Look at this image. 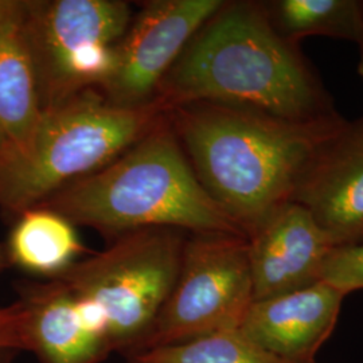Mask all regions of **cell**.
<instances>
[{
  "mask_svg": "<svg viewBox=\"0 0 363 363\" xmlns=\"http://www.w3.org/2000/svg\"><path fill=\"white\" fill-rule=\"evenodd\" d=\"M169 112L198 181L247 238L294 202L316 159L349 124L340 115L295 121L213 101Z\"/></svg>",
  "mask_w": 363,
  "mask_h": 363,
  "instance_id": "1",
  "label": "cell"
},
{
  "mask_svg": "<svg viewBox=\"0 0 363 363\" xmlns=\"http://www.w3.org/2000/svg\"><path fill=\"white\" fill-rule=\"evenodd\" d=\"M155 101L166 111L244 105L295 121L339 115L300 46L274 30L261 1H225L169 69Z\"/></svg>",
  "mask_w": 363,
  "mask_h": 363,
  "instance_id": "2",
  "label": "cell"
},
{
  "mask_svg": "<svg viewBox=\"0 0 363 363\" xmlns=\"http://www.w3.org/2000/svg\"><path fill=\"white\" fill-rule=\"evenodd\" d=\"M39 206L117 237L152 228L247 237L202 187L163 117L115 160Z\"/></svg>",
  "mask_w": 363,
  "mask_h": 363,
  "instance_id": "3",
  "label": "cell"
},
{
  "mask_svg": "<svg viewBox=\"0 0 363 363\" xmlns=\"http://www.w3.org/2000/svg\"><path fill=\"white\" fill-rule=\"evenodd\" d=\"M166 112L157 101L117 106L97 89L43 108L26 142L0 154V208L19 216L42 205L125 152Z\"/></svg>",
  "mask_w": 363,
  "mask_h": 363,
  "instance_id": "4",
  "label": "cell"
},
{
  "mask_svg": "<svg viewBox=\"0 0 363 363\" xmlns=\"http://www.w3.org/2000/svg\"><path fill=\"white\" fill-rule=\"evenodd\" d=\"M184 242L183 232L169 228L123 234L57 279L73 295L101 308L111 351L128 357L150 333L175 286Z\"/></svg>",
  "mask_w": 363,
  "mask_h": 363,
  "instance_id": "5",
  "label": "cell"
},
{
  "mask_svg": "<svg viewBox=\"0 0 363 363\" xmlns=\"http://www.w3.org/2000/svg\"><path fill=\"white\" fill-rule=\"evenodd\" d=\"M130 23V6L120 0H27L23 31L42 109L79 91H100Z\"/></svg>",
  "mask_w": 363,
  "mask_h": 363,
  "instance_id": "6",
  "label": "cell"
},
{
  "mask_svg": "<svg viewBox=\"0 0 363 363\" xmlns=\"http://www.w3.org/2000/svg\"><path fill=\"white\" fill-rule=\"evenodd\" d=\"M253 301L247 237L193 234L175 286L135 352L240 330Z\"/></svg>",
  "mask_w": 363,
  "mask_h": 363,
  "instance_id": "7",
  "label": "cell"
},
{
  "mask_svg": "<svg viewBox=\"0 0 363 363\" xmlns=\"http://www.w3.org/2000/svg\"><path fill=\"white\" fill-rule=\"evenodd\" d=\"M222 0H154L130 21L116 46V65L100 91L123 108L152 104L156 91Z\"/></svg>",
  "mask_w": 363,
  "mask_h": 363,
  "instance_id": "8",
  "label": "cell"
},
{
  "mask_svg": "<svg viewBox=\"0 0 363 363\" xmlns=\"http://www.w3.org/2000/svg\"><path fill=\"white\" fill-rule=\"evenodd\" d=\"M247 247L255 300H262L322 281L337 245L307 208L289 202L247 237Z\"/></svg>",
  "mask_w": 363,
  "mask_h": 363,
  "instance_id": "9",
  "label": "cell"
},
{
  "mask_svg": "<svg viewBox=\"0 0 363 363\" xmlns=\"http://www.w3.org/2000/svg\"><path fill=\"white\" fill-rule=\"evenodd\" d=\"M346 298L325 281L273 298L255 300L240 330L261 349L288 363H316L337 325Z\"/></svg>",
  "mask_w": 363,
  "mask_h": 363,
  "instance_id": "10",
  "label": "cell"
},
{
  "mask_svg": "<svg viewBox=\"0 0 363 363\" xmlns=\"http://www.w3.org/2000/svg\"><path fill=\"white\" fill-rule=\"evenodd\" d=\"M294 202L337 247L363 242V118L347 124L316 159Z\"/></svg>",
  "mask_w": 363,
  "mask_h": 363,
  "instance_id": "11",
  "label": "cell"
},
{
  "mask_svg": "<svg viewBox=\"0 0 363 363\" xmlns=\"http://www.w3.org/2000/svg\"><path fill=\"white\" fill-rule=\"evenodd\" d=\"M19 300L27 310V351L40 363H100L112 352L84 320L77 298L58 279L25 284Z\"/></svg>",
  "mask_w": 363,
  "mask_h": 363,
  "instance_id": "12",
  "label": "cell"
},
{
  "mask_svg": "<svg viewBox=\"0 0 363 363\" xmlns=\"http://www.w3.org/2000/svg\"><path fill=\"white\" fill-rule=\"evenodd\" d=\"M23 19L0 23V132L9 148L26 142L42 113Z\"/></svg>",
  "mask_w": 363,
  "mask_h": 363,
  "instance_id": "13",
  "label": "cell"
},
{
  "mask_svg": "<svg viewBox=\"0 0 363 363\" xmlns=\"http://www.w3.org/2000/svg\"><path fill=\"white\" fill-rule=\"evenodd\" d=\"M4 247L10 265L49 280L64 274L84 253L74 223L45 206L18 216Z\"/></svg>",
  "mask_w": 363,
  "mask_h": 363,
  "instance_id": "14",
  "label": "cell"
},
{
  "mask_svg": "<svg viewBox=\"0 0 363 363\" xmlns=\"http://www.w3.org/2000/svg\"><path fill=\"white\" fill-rule=\"evenodd\" d=\"M274 30L298 45L306 37L322 35L358 42L362 26L357 0H273L262 1Z\"/></svg>",
  "mask_w": 363,
  "mask_h": 363,
  "instance_id": "15",
  "label": "cell"
},
{
  "mask_svg": "<svg viewBox=\"0 0 363 363\" xmlns=\"http://www.w3.org/2000/svg\"><path fill=\"white\" fill-rule=\"evenodd\" d=\"M128 363H288L261 349L241 330L138 351Z\"/></svg>",
  "mask_w": 363,
  "mask_h": 363,
  "instance_id": "16",
  "label": "cell"
},
{
  "mask_svg": "<svg viewBox=\"0 0 363 363\" xmlns=\"http://www.w3.org/2000/svg\"><path fill=\"white\" fill-rule=\"evenodd\" d=\"M322 281L346 296L363 289V242L334 247L325 261Z\"/></svg>",
  "mask_w": 363,
  "mask_h": 363,
  "instance_id": "17",
  "label": "cell"
},
{
  "mask_svg": "<svg viewBox=\"0 0 363 363\" xmlns=\"http://www.w3.org/2000/svg\"><path fill=\"white\" fill-rule=\"evenodd\" d=\"M0 347L27 351V310L21 300L0 307Z\"/></svg>",
  "mask_w": 363,
  "mask_h": 363,
  "instance_id": "18",
  "label": "cell"
},
{
  "mask_svg": "<svg viewBox=\"0 0 363 363\" xmlns=\"http://www.w3.org/2000/svg\"><path fill=\"white\" fill-rule=\"evenodd\" d=\"M26 6V0H0V23L22 18Z\"/></svg>",
  "mask_w": 363,
  "mask_h": 363,
  "instance_id": "19",
  "label": "cell"
},
{
  "mask_svg": "<svg viewBox=\"0 0 363 363\" xmlns=\"http://www.w3.org/2000/svg\"><path fill=\"white\" fill-rule=\"evenodd\" d=\"M19 352L22 351L13 347H0V363H13Z\"/></svg>",
  "mask_w": 363,
  "mask_h": 363,
  "instance_id": "20",
  "label": "cell"
},
{
  "mask_svg": "<svg viewBox=\"0 0 363 363\" xmlns=\"http://www.w3.org/2000/svg\"><path fill=\"white\" fill-rule=\"evenodd\" d=\"M361 9H362V26H361V33H359V39H358V46H359V65H358V72L363 78V1H361Z\"/></svg>",
  "mask_w": 363,
  "mask_h": 363,
  "instance_id": "21",
  "label": "cell"
},
{
  "mask_svg": "<svg viewBox=\"0 0 363 363\" xmlns=\"http://www.w3.org/2000/svg\"><path fill=\"white\" fill-rule=\"evenodd\" d=\"M9 265H10V262H9V259H7L6 247L0 244V273L3 272Z\"/></svg>",
  "mask_w": 363,
  "mask_h": 363,
  "instance_id": "22",
  "label": "cell"
},
{
  "mask_svg": "<svg viewBox=\"0 0 363 363\" xmlns=\"http://www.w3.org/2000/svg\"><path fill=\"white\" fill-rule=\"evenodd\" d=\"M4 147H6V139H4V136H3V133L0 132V154L3 152V150H4Z\"/></svg>",
  "mask_w": 363,
  "mask_h": 363,
  "instance_id": "23",
  "label": "cell"
}]
</instances>
